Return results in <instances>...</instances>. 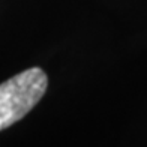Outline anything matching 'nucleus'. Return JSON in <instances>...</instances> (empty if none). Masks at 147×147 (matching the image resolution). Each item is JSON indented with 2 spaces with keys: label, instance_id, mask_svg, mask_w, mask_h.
I'll list each match as a JSON object with an SVG mask.
<instances>
[{
  "label": "nucleus",
  "instance_id": "f257e3e1",
  "mask_svg": "<svg viewBox=\"0 0 147 147\" xmlns=\"http://www.w3.org/2000/svg\"><path fill=\"white\" fill-rule=\"evenodd\" d=\"M48 80L41 68H30L0 84V131L21 120L45 95Z\"/></svg>",
  "mask_w": 147,
  "mask_h": 147
}]
</instances>
